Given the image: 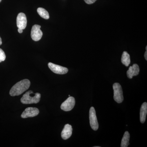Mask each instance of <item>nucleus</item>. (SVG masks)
<instances>
[{
  "instance_id": "f257e3e1",
  "label": "nucleus",
  "mask_w": 147,
  "mask_h": 147,
  "mask_svg": "<svg viewBox=\"0 0 147 147\" xmlns=\"http://www.w3.org/2000/svg\"><path fill=\"white\" fill-rule=\"evenodd\" d=\"M30 82L28 79H24L16 83L11 89L9 94L11 96H18L28 89L30 86Z\"/></svg>"
},
{
  "instance_id": "f03ea898",
  "label": "nucleus",
  "mask_w": 147,
  "mask_h": 147,
  "mask_svg": "<svg viewBox=\"0 0 147 147\" xmlns=\"http://www.w3.org/2000/svg\"><path fill=\"white\" fill-rule=\"evenodd\" d=\"M33 92L31 90L27 92L23 95L21 99V102L24 104H32L37 103L40 100L41 95L39 93L34 94L33 95H32Z\"/></svg>"
},
{
  "instance_id": "7ed1b4c3",
  "label": "nucleus",
  "mask_w": 147,
  "mask_h": 147,
  "mask_svg": "<svg viewBox=\"0 0 147 147\" xmlns=\"http://www.w3.org/2000/svg\"><path fill=\"white\" fill-rule=\"evenodd\" d=\"M113 88L114 100L118 103L122 102L123 100V93L120 84L117 83H115L113 84Z\"/></svg>"
},
{
  "instance_id": "20e7f679",
  "label": "nucleus",
  "mask_w": 147,
  "mask_h": 147,
  "mask_svg": "<svg viewBox=\"0 0 147 147\" xmlns=\"http://www.w3.org/2000/svg\"><path fill=\"white\" fill-rule=\"evenodd\" d=\"M90 122V126L93 130H97L98 128V123L94 108L92 107L89 112Z\"/></svg>"
},
{
  "instance_id": "39448f33",
  "label": "nucleus",
  "mask_w": 147,
  "mask_h": 147,
  "mask_svg": "<svg viewBox=\"0 0 147 147\" xmlns=\"http://www.w3.org/2000/svg\"><path fill=\"white\" fill-rule=\"evenodd\" d=\"M40 28L41 26L38 25H35L32 27L31 36L34 41H38L42 38V32L40 30Z\"/></svg>"
},
{
  "instance_id": "423d86ee",
  "label": "nucleus",
  "mask_w": 147,
  "mask_h": 147,
  "mask_svg": "<svg viewBox=\"0 0 147 147\" xmlns=\"http://www.w3.org/2000/svg\"><path fill=\"white\" fill-rule=\"evenodd\" d=\"M75 104V98L72 96H69L62 103L61 108L65 111H69L72 110Z\"/></svg>"
},
{
  "instance_id": "0eeeda50",
  "label": "nucleus",
  "mask_w": 147,
  "mask_h": 147,
  "mask_svg": "<svg viewBox=\"0 0 147 147\" xmlns=\"http://www.w3.org/2000/svg\"><path fill=\"white\" fill-rule=\"evenodd\" d=\"M49 68L55 74H65L68 72V69L61 66L49 63L48 64Z\"/></svg>"
},
{
  "instance_id": "6e6552de",
  "label": "nucleus",
  "mask_w": 147,
  "mask_h": 147,
  "mask_svg": "<svg viewBox=\"0 0 147 147\" xmlns=\"http://www.w3.org/2000/svg\"><path fill=\"white\" fill-rule=\"evenodd\" d=\"M39 111L38 108L29 107L27 108L22 113L21 117L22 118H27L28 117H33L38 115Z\"/></svg>"
},
{
  "instance_id": "1a4fd4ad",
  "label": "nucleus",
  "mask_w": 147,
  "mask_h": 147,
  "mask_svg": "<svg viewBox=\"0 0 147 147\" xmlns=\"http://www.w3.org/2000/svg\"><path fill=\"white\" fill-rule=\"evenodd\" d=\"M27 20L26 14L23 13H18L16 18V25L18 28L24 30L26 27Z\"/></svg>"
},
{
  "instance_id": "9d476101",
  "label": "nucleus",
  "mask_w": 147,
  "mask_h": 147,
  "mask_svg": "<svg viewBox=\"0 0 147 147\" xmlns=\"http://www.w3.org/2000/svg\"><path fill=\"white\" fill-rule=\"evenodd\" d=\"M139 73V67L137 64H134L132 66L129 67L127 71V75L129 79H132L134 76H137Z\"/></svg>"
},
{
  "instance_id": "9b49d317",
  "label": "nucleus",
  "mask_w": 147,
  "mask_h": 147,
  "mask_svg": "<svg viewBox=\"0 0 147 147\" xmlns=\"http://www.w3.org/2000/svg\"><path fill=\"white\" fill-rule=\"evenodd\" d=\"M72 133V128L71 125L67 124L65 125L61 132L62 138L64 140H67L71 137Z\"/></svg>"
},
{
  "instance_id": "f8f14e48",
  "label": "nucleus",
  "mask_w": 147,
  "mask_h": 147,
  "mask_svg": "<svg viewBox=\"0 0 147 147\" xmlns=\"http://www.w3.org/2000/svg\"><path fill=\"white\" fill-rule=\"evenodd\" d=\"M147 113V103L144 102L141 106L140 112V121L142 123H144L146 121Z\"/></svg>"
},
{
  "instance_id": "ddd939ff",
  "label": "nucleus",
  "mask_w": 147,
  "mask_h": 147,
  "mask_svg": "<svg viewBox=\"0 0 147 147\" xmlns=\"http://www.w3.org/2000/svg\"><path fill=\"white\" fill-rule=\"evenodd\" d=\"M129 135L128 131H126L124 134L121 143V147H127L129 145Z\"/></svg>"
},
{
  "instance_id": "4468645a",
  "label": "nucleus",
  "mask_w": 147,
  "mask_h": 147,
  "mask_svg": "<svg viewBox=\"0 0 147 147\" xmlns=\"http://www.w3.org/2000/svg\"><path fill=\"white\" fill-rule=\"evenodd\" d=\"M121 62L127 67L128 66L130 63V56L126 51L123 52L122 55Z\"/></svg>"
},
{
  "instance_id": "2eb2a0df",
  "label": "nucleus",
  "mask_w": 147,
  "mask_h": 147,
  "mask_svg": "<svg viewBox=\"0 0 147 147\" xmlns=\"http://www.w3.org/2000/svg\"><path fill=\"white\" fill-rule=\"evenodd\" d=\"M37 11L38 14L42 18L45 19H48L50 18L49 13L47 10H45V9L42 8V7H39L37 9Z\"/></svg>"
},
{
  "instance_id": "dca6fc26",
  "label": "nucleus",
  "mask_w": 147,
  "mask_h": 147,
  "mask_svg": "<svg viewBox=\"0 0 147 147\" xmlns=\"http://www.w3.org/2000/svg\"><path fill=\"white\" fill-rule=\"evenodd\" d=\"M6 56L4 52L0 48V63L5 60Z\"/></svg>"
},
{
  "instance_id": "f3484780",
  "label": "nucleus",
  "mask_w": 147,
  "mask_h": 147,
  "mask_svg": "<svg viewBox=\"0 0 147 147\" xmlns=\"http://www.w3.org/2000/svg\"><path fill=\"white\" fill-rule=\"evenodd\" d=\"M96 1V0H84L85 2L88 4H92L94 3Z\"/></svg>"
},
{
  "instance_id": "a211bd4d",
  "label": "nucleus",
  "mask_w": 147,
  "mask_h": 147,
  "mask_svg": "<svg viewBox=\"0 0 147 147\" xmlns=\"http://www.w3.org/2000/svg\"><path fill=\"white\" fill-rule=\"evenodd\" d=\"M23 29H21V28H18V32L19 33H22V32H23Z\"/></svg>"
},
{
  "instance_id": "6ab92c4d",
  "label": "nucleus",
  "mask_w": 147,
  "mask_h": 147,
  "mask_svg": "<svg viewBox=\"0 0 147 147\" xmlns=\"http://www.w3.org/2000/svg\"><path fill=\"white\" fill-rule=\"evenodd\" d=\"M144 57L146 60H147V50H146V52H145Z\"/></svg>"
},
{
  "instance_id": "aec40b11",
  "label": "nucleus",
  "mask_w": 147,
  "mask_h": 147,
  "mask_svg": "<svg viewBox=\"0 0 147 147\" xmlns=\"http://www.w3.org/2000/svg\"><path fill=\"white\" fill-rule=\"evenodd\" d=\"M2 42V39L1 38V37H0V45H1Z\"/></svg>"
},
{
  "instance_id": "412c9836",
  "label": "nucleus",
  "mask_w": 147,
  "mask_h": 147,
  "mask_svg": "<svg viewBox=\"0 0 147 147\" xmlns=\"http://www.w3.org/2000/svg\"><path fill=\"white\" fill-rule=\"evenodd\" d=\"M2 0H0V3L1 2V1Z\"/></svg>"
},
{
  "instance_id": "4be33fe9",
  "label": "nucleus",
  "mask_w": 147,
  "mask_h": 147,
  "mask_svg": "<svg viewBox=\"0 0 147 147\" xmlns=\"http://www.w3.org/2000/svg\"><path fill=\"white\" fill-rule=\"evenodd\" d=\"M69 96H70V95H69Z\"/></svg>"
}]
</instances>
